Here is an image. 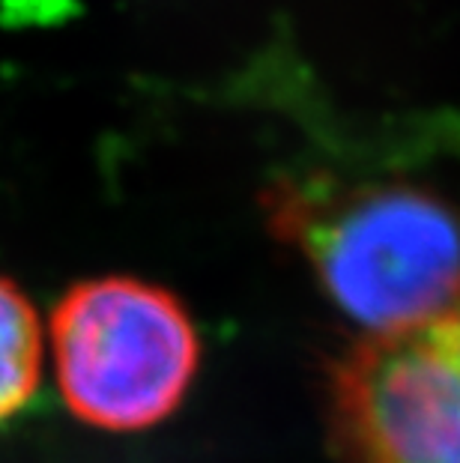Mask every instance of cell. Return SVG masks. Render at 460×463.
I'll return each mask as SVG.
<instances>
[{"label": "cell", "mask_w": 460, "mask_h": 463, "mask_svg": "<svg viewBox=\"0 0 460 463\" xmlns=\"http://www.w3.org/2000/svg\"><path fill=\"white\" fill-rule=\"evenodd\" d=\"M269 213L368 338L416 332L460 305V219L418 185L293 183L272 192Z\"/></svg>", "instance_id": "cell-1"}, {"label": "cell", "mask_w": 460, "mask_h": 463, "mask_svg": "<svg viewBox=\"0 0 460 463\" xmlns=\"http://www.w3.org/2000/svg\"><path fill=\"white\" fill-rule=\"evenodd\" d=\"M52 350L70 410L105 430H141L171 416L198 368V335L183 305L135 279L84 281L66 293Z\"/></svg>", "instance_id": "cell-2"}, {"label": "cell", "mask_w": 460, "mask_h": 463, "mask_svg": "<svg viewBox=\"0 0 460 463\" xmlns=\"http://www.w3.org/2000/svg\"><path fill=\"white\" fill-rule=\"evenodd\" d=\"M335 407L359 463H460V305L368 338L338 371Z\"/></svg>", "instance_id": "cell-3"}, {"label": "cell", "mask_w": 460, "mask_h": 463, "mask_svg": "<svg viewBox=\"0 0 460 463\" xmlns=\"http://www.w3.org/2000/svg\"><path fill=\"white\" fill-rule=\"evenodd\" d=\"M42 368V326L15 284L0 279V421L31 401Z\"/></svg>", "instance_id": "cell-4"}]
</instances>
